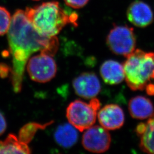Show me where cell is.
I'll list each match as a JSON object with an SVG mask.
<instances>
[{
	"instance_id": "obj_19",
	"label": "cell",
	"mask_w": 154,
	"mask_h": 154,
	"mask_svg": "<svg viewBox=\"0 0 154 154\" xmlns=\"http://www.w3.org/2000/svg\"><path fill=\"white\" fill-rule=\"evenodd\" d=\"M6 127L7 125L5 118L2 115V114L0 112V135H2L4 132L5 131Z\"/></svg>"
},
{
	"instance_id": "obj_20",
	"label": "cell",
	"mask_w": 154,
	"mask_h": 154,
	"mask_svg": "<svg viewBox=\"0 0 154 154\" xmlns=\"http://www.w3.org/2000/svg\"><path fill=\"white\" fill-rule=\"evenodd\" d=\"M8 68L5 67V65L2 66L0 65V75L1 76H6L8 73Z\"/></svg>"
},
{
	"instance_id": "obj_13",
	"label": "cell",
	"mask_w": 154,
	"mask_h": 154,
	"mask_svg": "<svg viewBox=\"0 0 154 154\" xmlns=\"http://www.w3.org/2000/svg\"><path fill=\"white\" fill-rule=\"evenodd\" d=\"M128 110L132 118L145 119L154 114V107L149 98L143 96H137L129 101Z\"/></svg>"
},
{
	"instance_id": "obj_14",
	"label": "cell",
	"mask_w": 154,
	"mask_h": 154,
	"mask_svg": "<svg viewBox=\"0 0 154 154\" xmlns=\"http://www.w3.org/2000/svg\"><path fill=\"white\" fill-rule=\"evenodd\" d=\"M77 128L70 123H65L58 127L55 130L54 138L57 143L63 148L68 149L77 143L78 133Z\"/></svg>"
},
{
	"instance_id": "obj_11",
	"label": "cell",
	"mask_w": 154,
	"mask_h": 154,
	"mask_svg": "<svg viewBox=\"0 0 154 154\" xmlns=\"http://www.w3.org/2000/svg\"><path fill=\"white\" fill-rule=\"evenodd\" d=\"M136 132L140 139L139 147L143 152L154 154V113L146 123L139 124Z\"/></svg>"
},
{
	"instance_id": "obj_15",
	"label": "cell",
	"mask_w": 154,
	"mask_h": 154,
	"mask_svg": "<svg viewBox=\"0 0 154 154\" xmlns=\"http://www.w3.org/2000/svg\"><path fill=\"white\" fill-rule=\"evenodd\" d=\"M28 144L21 141L13 134H9L4 140H0V154H30Z\"/></svg>"
},
{
	"instance_id": "obj_5",
	"label": "cell",
	"mask_w": 154,
	"mask_h": 154,
	"mask_svg": "<svg viewBox=\"0 0 154 154\" xmlns=\"http://www.w3.org/2000/svg\"><path fill=\"white\" fill-rule=\"evenodd\" d=\"M106 44L112 53L126 57L135 50L134 29L126 25H115L107 36Z\"/></svg>"
},
{
	"instance_id": "obj_8",
	"label": "cell",
	"mask_w": 154,
	"mask_h": 154,
	"mask_svg": "<svg viewBox=\"0 0 154 154\" xmlns=\"http://www.w3.org/2000/svg\"><path fill=\"white\" fill-rule=\"evenodd\" d=\"M72 86L75 93L85 99L95 98L101 90L99 79L93 72L82 73L73 80Z\"/></svg>"
},
{
	"instance_id": "obj_9",
	"label": "cell",
	"mask_w": 154,
	"mask_h": 154,
	"mask_svg": "<svg viewBox=\"0 0 154 154\" xmlns=\"http://www.w3.org/2000/svg\"><path fill=\"white\" fill-rule=\"evenodd\" d=\"M127 17L134 26L139 28L148 26L154 21V14L150 6L140 0L134 1L128 6Z\"/></svg>"
},
{
	"instance_id": "obj_3",
	"label": "cell",
	"mask_w": 154,
	"mask_h": 154,
	"mask_svg": "<svg viewBox=\"0 0 154 154\" xmlns=\"http://www.w3.org/2000/svg\"><path fill=\"white\" fill-rule=\"evenodd\" d=\"M123 65L125 79L132 90H143L154 79V53L135 49Z\"/></svg>"
},
{
	"instance_id": "obj_1",
	"label": "cell",
	"mask_w": 154,
	"mask_h": 154,
	"mask_svg": "<svg viewBox=\"0 0 154 154\" xmlns=\"http://www.w3.org/2000/svg\"><path fill=\"white\" fill-rule=\"evenodd\" d=\"M8 37L13 62L11 82L14 91L19 93L30 55L40 51L53 56L58 50L59 42L56 36H45L38 32L22 10H17L12 17Z\"/></svg>"
},
{
	"instance_id": "obj_12",
	"label": "cell",
	"mask_w": 154,
	"mask_h": 154,
	"mask_svg": "<svg viewBox=\"0 0 154 154\" xmlns=\"http://www.w3.org/2000/svg\"><path fill=\"white\" fill-rule=\"evenodd\" d=\"M100 74L104 82L111 85L119 84L125 79L123 65L114 60L104 62L100 66Z\"/></svg>"
},
{
	"instance_id": "obj_2",
	"label": "cell",
	"mask_w": 154,
	"mask_h": 154,
	"mask_svg": "<svg viewBox=\"0 0 154 154\" xmlns=\"http://www.w3.org/2000/svg\"><path fill=\"white\" fill-rule=\"evenodd\" d=\"M26 16L37 31L48 37H54L66 25L77 26L78 14L67 13L58 2L50 1L34 8H27Z\"/></svg>"
},
{
	"instance_id": "obj_7",
	"label": "cell",
	"mask_w": 154,
	"mask_h": 154,
	"mask_svg": "<svg viewBox=\"0 0 154 154\" xmlns=\"http://www.w3.org/2000/svg\"><path fill=\"white\" fill-rule=\"evenodd\" d=\"M111 138L107 130L103 127L94 126L86 130L82 137L83 147L90 152L102 153L110 147Z\"/></svg>"
},
{
	"instance_id": "obj_4",
	"label": "cell",
	"mask_w": 154,
	"mask_h": 154,
	"mask_svg": "<svg viewBox=\"0 0 154 154\" xmlns=\"http://www.w3.org/2000/svg\"><path fill=\"white\" fill-rule=\"evenodd\" d=\"M100 107V103L95 98L91 99L88 103L75 100L68 106L66 117L72 125L82 132L94 125Z\"/></svg>"
},
{
	"instance_id": "obj_18",
	"label": "cell",
	"mask_w": 154,
	"mask_h": 154,
	"mask_svg": "<svg viewBox=\"0 0 154 154\" xmlns=\"http://www.w3.org/2000/svg\"><path fill=\"white\" fill-rule=\"evenodd\" d=\"M89 0H64L66 5L74 9H79L86 5Z\"/></svg>"
},
{
	"instance_id": "obj_17",
	"label": "cell",
	"mask_w": 154,
	"mask_h": 154,
	"mask_svg": "<svg viewBox=\"0 0 154 154\" xmlns=\"http://www.w3.org/2000/svg\"><path fill=\"white\" fill-rule=\"evenodd\" d=\"M11 20L10 13L5 8L0 6V35H3L8 32Z\"/></svg>"
},
{
	"instance_id": "obj_16",
	"label": "cell",
	"mask_w": 154,
	"mask_h": 154,
	"mask_svg": "<svg viewBox=\"0 0 154 154\" xmlns=\"http://www.w3.org/2000/svg\"><path fill=\"white\" fill-rule=\"evenodd\" d=\"M51 123V122L45 124L44 125L35 123H29L26 126L23 127L21 128L19 133L18 138L21 141L28 144L32 140L35 134L38 130L44 129L48 125H49Z\"/></svg>"
},
{
	"instance_id": "obj_6",
	"label": "cell",
	"mask_w": 154,
	"mask_h": 154,
	"mask_svg": "<svg viewBox=\"0 0 154 154\" xmlns=\"http://www.w3.org/2000/svg\"><path fill=\"white\" fill-rule=\"evenodd\" d=\"M27 70L33 81L45 83L55 77L57 67L52 55L41 53L30 58L28 62Z\"/></svg>"
},
{
	"instance_id": "obj_10",
	"label": "cell",
	"mask_w": 154,
	"mask_h": 154,
	"mask_svg": "<svg viewBox=\"0 0 154 154\" xmlns=\"http://www.w3.org/2000/svg\"><path fill=\"white\" fill-rule=\"evenodd\" d=\"M98 121L100 126L107 130L120 128L125 122V114L118 105H106L98 112Z\"/></svg>"
}]
</instances>
